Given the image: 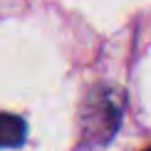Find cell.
I'll return each mask as SVG.
<instances>
[{
  "label": "cell",
  "instance_id": "6da1fadb",
  "mask_svg": "<svg viewBox=\"0 0 151 151\" xmlns=\"http://www.w3.org/2000/svg\"><path fill=\"white\" fill-rule=\"evenodd\" d=\"M122 116V102L114 97V92L106 89L102 94H94L87 102V111L82 114V129L84 139L92 144H104L114 136Z\"/></svg>",
  "mask_w": 151,
  "mask_h": 151
},
{
  "label": "cell",
  "instance_id": "7a4b0ae2",
  "mask_svg": "<svg viewBox=\"0 0 151 151\" xmlns=\"http://www.w3.org/2000/svg\"><path fill=\"white\" fill-rule=\"evenodd\" d=\"M25 122L15 114H0V149L20 146L25 141Z\"/></svg>",
  "mask_w": 151,
  "mask_h": 151
},
{
  "label": "cell",
  "instance_id": "3957f363",
  "mask_svg": "<svg viewBox=\"0 0 151 151\" xmlns=\"http://www.w3.org/2000/svg\"><path fill=\"white\" fill-rule=\"evenodd\" d=\"M146 151H151V146H149V149H146Z\"/></svg>",
  "mask_w": 151,
  "mask_h": 151
}]
</instances>
